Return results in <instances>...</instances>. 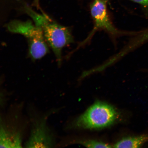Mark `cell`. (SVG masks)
Here are the masks:
<instances>
[{
  "label": "cell",
  "mask_w": 148,
  "mask_h": 148,
  "mask_svg": "<svg viewBox=\"0 0 148 148\" xmlns=\"http://www.w3.org/2000/svg\"><path fill=\"white\" fill-rule=\"evenodd\" d=\"M24 12L32 18L35 25L42 29L44 38L60 65L62 61V49L74 42L69 28L53 21L42 10V14L35 12L29 5L25 7Z\"/></svg>",
  "instance_id": "obj_1"
},
{
  "label": "cell",
  "mask_w": 148,
  "mask_h": 148,
  "mask_svg": "<svg viewBox=\"0 0 148 148\" xmlns=\"http://www.w3.org/2000/svg\"><path fill=\"white\" fill-rule=\"evenodd\" d=\"M118 116L119 114L113 107L97 101L74 120L70 127L75 129H102L115 123Z\"/></svg>",
  "instance_id": "obj_2"
},
{
  "label": "cell",
  "mask_w": 148,
  "mask_h": 148,
  "mask_svg": "<svg viewBox=\"0 0 148 148\" xmlns=\"http://www.w3.org/2000/svg\"><path fill=\"white\" fill-rule=\"evenodd\" d=\"M7 27L10 32L21 34L27 39L28 55L33 60H40L49 52L48 44L42 29L30 20H12L7 24Z\"/></svg>",
  "instance_id": "obj_3"
},
{
  "label": "cell",
  "mask_w": 148,
  "mask_h": 148,
  "mask_svg": "<svg viewBox=\"0 0 148 148\" xmlns=\"http://www.w3.org/2000/svg\"><path fill=\"white\" fill-rule=\"evenodd\" d=\"M56 110H52L41 114L33 110L30 112V133L24 144L25 147L52 148L56 145V136L47 123L49 118Z\"/></svg>",
  "instance_id": "obj_4"
},
{
  "label": "cell",
  "mask_w": 148,
  "mask_h": 148,
  "mask_svg": "<svg viewBox=\"0 0 148 148\" xmlns=\"http://www.w3.org/2000/svg\"><path fill=\"white\" fill-rule=\"evenodd\" d=\"M16 113H9L1 118L0 147L1 148H21L26 128L25 121Z\"/></svg>",
  "instance_id": "obj_5"
},
{
  "label": "cell",
  "mask_w": 148,
  "mask_h": 148,
  "mask_svg": "<svg viewBox=\"0 0 148 148\" xmlns=\"http://www.w3.org/2000/svg\"><path fill=\"white\" fill-rule=\"evenodd\" d=\"M108 0H94L90 5V11L94 22V27L88 38L98 29H103L113 36L123 34L112 25L107 13V3Z\"/></svg>",
  "instance_id": "obj_6"
},
{
  "label": "cell",
  "mask_w": 148,
  "mask_h": 148,
  "mask_svg": "<svg viewBox=\"0 0 148 148\" xmlns=\"http://www.w3.org/2000/svg\"><path fill=\"white\" fill-rule=\"evenodd\" d=\"M148 142V135L127 137L122 138L114 145L115 148H140Z\"/></svg>",
  "instance_id": "obj_7"
},
{
  "label": "cell",
  "mask_w": 148,
  "mask_h": 148,
  "mask_svg": "<svg viewBox=\"0 0 148 148\" xmlns=\"http://www.w3.org/2000/svg\"><path fill=\"white\" fill-rule=\"evenodd\" d=\"M73 143L81 144L84 147L90 148H111L113 147L111 145L104 142L94 140H82L76 141Z\"/></svg>",
  "instance_id": "obj_8"
},
{
  "label": "cell",
  "mask_w": 148,
  "mask_h": 148,
  "mask_svg": "<svg viewBox=\"0 0 148 148\" xmlns=\"http://www.w3.org/2000/svg\"><path fill=\"white\" fill-rule=\"evenodd\" d=\"M27 0H1L3 3H19L23 7L24 5L27 4Z\"/></svg>",
  "instance_id": "obj_9"
},
{
  "label": "cell",
  "mask_w": 148,
  "mask_h": 148,
  "mask_svg": "<svg viewBox=\"0 0 148 148\" xmlns=\"http://www.w3.org/2000/svg\"><path fill=\"white\" fill-rule=\"evenodd\" d=\"M129 1L139 3L144 7L148 6V0H129Z\"/></svg>",
  "instance_id": "obj_10"
},
{
  "label": "cell",
  "mask_w": 148,
  "mask_h": 148,
  "mask_svg": "<svg viewBox=\"0 0 148 148\" xmlns=\"http://www.w3.org/2000/svg\"><path fill=\"white\" fill-rule=\"evenodd\" d=\"M33 5L36 7L37 8L41 9L39 5V0H34L33 2Z\"/></svg>",
  "instance_id": "obj_11"
}]
</instances>
